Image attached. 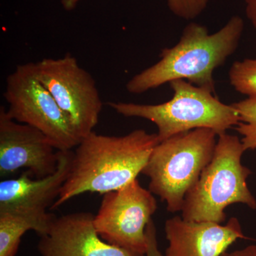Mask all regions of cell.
Here are the masks:
<instances>
[{
    "label": "cell",
    "instance_id": "cell-5",
    "mask_svg": "<svg viewBox=\"0 0 256 256\" xmlns=\"http://www.w3.org/2000/svg\"><path fill=\"white\" fill-rule=\"evenodd\" d=\"M217 136L212 130L198 128L162 141L153 150L142 174L168 212H181L186 194L213 158Z\"/></svg>",
    "mask_w": 256,
    "mask_h": 256
},
{
    "label": "cell",
    "instance_id": "cell-12",
    "mask_svg": "<svg viewBox=\"0 0 256 256\" xmlns=\"http://www.w3.org/2000/svg\"><path fill=\"white\" fill-rule=\"evenodd\" d=\"M169 246L165 256H222L234 242L245 238L238 218L226 225L176 216L165 223Z\"/></svg>",
    "mask_w": 256,
    "mask_h": 256
},
{
    "label": "cell",
    "instance_id": "cell-7",
    "mask_svg": "<svg viewBox=\"0 0 256 256\" xmlns=\"http://www.w3.org/2000/svg\"><path fill=\"white\" fill-rule=\"evenodd\" d=\"M34 67L38 80L70 120L80 141L94 132L102 102L92 76L70 54L44 58Z\"/></svg>",
    "mask_w": 256,
    "mask_h": 256
},
{
    "label": "cell",
    "instance_id": "cell-19",
    "mask_svg": "<svg viewBox=\"0 0 256 256\" xmlns=\"http://www.w3.org/2000/svg\"><path fill=\"white\" fill-rule=\"evenodd\" d=\"M234 256H256V245H250L232 252Z\"/></svg>",
    "mask_w": 256,
    "mask_h": 256
},
{
    "label": "cell",
    "instance_id": "cell-16",
    "mask_svg": "<svg viewBox=\"0 0 256 256\" xmlns=\"http://www.w3.org/2000/svg\"><path fill=\"white\" fill-rule=\"evenodd\" d=\"M170 11L178 18L191 20L204 11L208 0H166Z\"/></svg>",
    "mask_w": 256,
    "mask_h": 256
},
{
    "label": "cell",
    "instance_id": "cell-13",
    "mask_svg": "<svg viewBox=\"0 0 256 256\" xmlns=\"http://www.w3.org/2000/svg\"><path fill=\"white\" fill-rule=\"evenodd\" d=\"M52 214L0 213V256H15L22 237L34 230L40 236L46 234L54 220Z\"/></svg>",
    "mask_w": 256,
    "mask_h": 256
},
{
    "label": "cell",
    "instance_id": "cell-10",
    "mask_svg": "<svg viewBox=\"0 0 256 256\" xmlns=\"http://www.w3.org/2000/svg\"><path fill=\"white\" fill-rule=\"evenodd\" d=\"M94 216L78 212L56 217L38 244L42 256H144L104 242L96 232Z\"/></svg>",
    "mask_w": 256,
    "mask_h": 256
},
{
    "label": "cell",
    "instance_id": "cell-15",
    "mask_svg": "<svg viewBox=\"0 0 256 256\" xmlns=\"http://www.w3.org/2000/svg\"><path fill=\"white\" fill-rule=\"evenodd\" d=\"M229 82L236 92L248 98H256V60L246 58L232 64Z\"/></svg>",
    "mask_w": 256,
    "mask_h": 256
},
{
    "label": "cell",
    "instance_id": "cell-2",
    "mask_svg": "<svg viewBox=\"0 0 256 256\" xmlns=\"http://www.w3.org/2000/svg\"><path fill=\"white\" fill-rule=\"evenodd\" d=\"M244 30L239 16H232L213 34L200 24H188L178 43L162 50L159 62L128 82V92L143 94L166 82L184 80L215 94L214 72L236 50Z\"/></svg>",
    "mask_w": 256,
    "mask_h": 256
},
{
    "label": "cell",
    "instance_id": "cell-21",
    "mask_svg": "<svg viewBox=\"0 0 256 256\" xmlns=\"http://www.w3.org/2000/svg\"><path fill=\"white\" fill-rule=\"evenodd\" d=\"M222 256H234L233 255V254H232V252H224L223 255H222Z\"/></svg>",
    "mask_w": 256,
    "mask_h": 256
},
{
    "label": "cell",
    "instance_id": "cell-18",
    "mask_svg": "<svg viewBox=\"0 0 256 256\" xmlns=\"http://www.w3.org/2000/svg\"><path fill=\"white\" fill-rule=\"evenodd\" d=\"M244 2L247 18L256 30V0H244Z\"/></svg>",
    "mask_w": 256,
    "mask_h": 256
},
{
    "label": "cell",
    "instance_id": "cell-11",
    "mask_svg": "<svg viewBox=\"0 0 256 256\" xmlns=\"http://www.w3.org/2000/svg\"><path fill=\"white\" fill-rule=\"evenodd\" d=\"M73 151L58 150L56 171L46 178H34L28 171L18 178L0 182V213H46L53 206L70 172Z\"/></svg>",
    "mask_w": 256,
    "mask_h": 256
},
{
    "label": "cell",
    "instance_id": "cell-20",
    "mask_svg": "<svg viewBox=\"0 0 256 256\" xmlns=\"http://www.w3.org/2000/svg\"><path fill=\"white\" fill-rule=\"evenodd\" d=\"M80 0H62V5L66 10H73Z\"/></svg>",
    "mask_w": 256,
    "mask_h": 256
},
{
    "label": "cell",
    "instance_id": "cell-3",
    "mask_svg": "<svg viewBox=\"0 0 256 256\" xmlns=\"http://www.w3.org/2000/svg\"><path fill=\"white\" fill-rule=\"evenodd\" d=\"M245 152L237 136H218L213 158L185 196L184 220L222 224L226 208L234 204L256 210V200L247 184L252 171L242 163Z\"/></svg>",
    "mask_w": 256,
    "mask_h": 256
},
{
    "label": "cell",
    "instance_id": "cell-17",
    "mask_svg": "<svg viewBox=\"0 0 256 256\" xmlns=\"http://www.w3.org/2000/svg\"><path fill=\"white\" fill-rule=\"evenodd\" d=\"M146 256H165L160 252L156 239V226L152 220H150L146 230Z\"/></svg>",
    "mask_w": 256,
    "mask_h": 256
},
{
    "label": "cell",
    "instance_id": "cell-8",
    "mask_svg": "<svg viewBox=\"0 0 256 256\" xmlns=\"http://www.w3.org/2000/svg\"><path fill=\"white\" fill-rule=\"evenodd\" d=\"M158 204L153 194L137 178L116 191L104 194L94 224L108 244L146 255V226Z\"/></svg>",
    "mask_w": 256,
    "mask_h": 256
},
{
    "label": "cell",
    "instance_id": "cell-4",
    "mask_svg": "<svg viewBox=\"0 0 256 256\" xmlns=\"http://www.w3.org/2000/svg\"><path fill=\"white\" fill-rule=\"evenodd\" d=\"M171 100L146 105L134 102H109L108 106L124 117L140 118L156 124L160 142L198 128L212 130L217 136L239 124L238 111L218 100L214 92L184 80L170 82Z\"/></svg>",
    "mask_w": 256,
    "mask_h": 256
},
{
    "label": "cell",
    "instance_id": "cell-1",
    "mask_svg": "<svg viewBox=\"0 0 256 256\" xmlns=\"http://www.w3.org/2000/svg\"><path fill=\"white\" fill-rule=\"evenodd\" d=\"M160 142L158 134L138 129L126 136L92 132L73 152L70 172L52 210L86 192L116 191L137 178Z\"/></svg>",
    "mask_w": 256,
    "mask_h": 256
},
{
    "label": "cell",
    "instance_id": "cell-6",
    "mask_svg": "<svg viewBox=\"0 0 256 256\" xmlns=\"http://www.w3.org/2000/svg\"><path fill=\"white\" fill-rule=\"evenodd\" d=\"M4 98L12 119L36 128L58 150H72L80 139L35 72L34 63L18 66L6 78Z\"/></svg>",
    "mask_w": 256,
    "mask_h": 256
},
{
    "label": "cell",
    "instance_id": "cell-14",
    "mask_svg": "<svg viewBox=\"0 0 256 256\" xmlns=\"http://www.w3.org/2000/svg\"><path fill=\"white\" fill-rule=\"evenodd\" d=\"M232 106L239 114L236 130L242 136V142L245 151L256 150V98H247L234 102Z\"/></svg>",
    "mask_w": 256,
    "mask_h": 256
},
{
    "label": "cell",
    "instance_id": "cell-9",
    "mask_svg": "<svg viewBox=\"0 0 256 256\" xmlns=\"http://www.w3.org/2000/svg\"><path fill=\"white\" fill-rule=\"evenodd\" d=\"M58 150L36 128L20 124L0 108V176L6 178L26 169L36 178H46L56 171Z\"/></svg>",
    "mask_w": 256,
    "mask_h": 256
}]
</instances>
